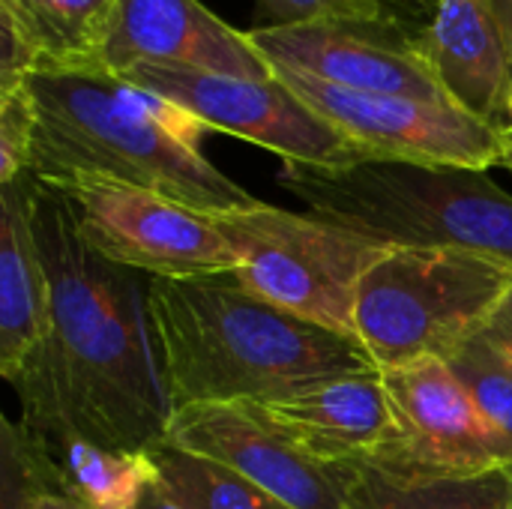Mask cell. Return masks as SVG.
Wrapping results in <instances>:
<instances>
[{
	"mask_svg": "<svg viewBox=\"0 0 512 509\" xmlns=\"http://www.w3.org/2000/svg\"><path fill=\"white\" fill-rule=\"evenodd\" d=\"M249 39L270 66H291L348 90L453 105L417 45L405 39H378L357 24H267L249 30Z\"/></svg>",
	"mask_w": 512,
	"mask_h": 509,
	"instance_id": "13",
	"label": "cell"
},
{
	"mask_svg": "<svg viewBox=\"0 0 512 509\" xmlns=\"http://www.w3.org/2000/svg\"><path fill=\"white\" fill-rule=\"evenodd\" d=\"M510 509H512V507H510Z\"/></svg>",
	"mask_w": 512,
	"mask_h": 509,
	"instance_id": "31",
	"label": "cell"
},
{
	"mask_svg": "<svg viewBox=\"0 0 512 509\" xmlns=\"http://www.w3.org/2000/svg\"><path fill=\"white\" fill-rule=\"evenodd\" d=\"M498 165L512 171V123L507 129H501V156H498Z\"/></svg>",
	"mask_w": 512,
	"mask_h": 509,
	"instance_id": "28",
	"label": "cell"
},
{
	"mask_svg": "<svg viewBox=\"0 0 512 509\" xmlns=\"http://www.w3.org/2000/svg\"><path fill=\"white\" fill-rule=\"evenodd\" d=\"M483 336L512 363V291L504 297V303L495 309V315L489 318Z\"/></svg>",
	"mask_w": 512,
	"mask_h": 509,
	"instance_id": "25",
	"label": "cell"
},
{
	"mask_svg": "<svg viewBox=\"0 0 512 509\" xmlns=\"http://www.w3.org/2000/svg\"><path fill=\"white\" fill-rule=\"evenodd\" d=\"M279 186L306 213L384 246H447L512 267V195L483 168L411 162L312 168L282 162Z\"/></svg>",
	"mask_w": 512,
	"mask_h": 509,
	"instance_id": "4",
	"label": "cell"
},
{
	"mask_svg": "<svg viewBox=\"0 0 512 509\" xmlns=\"http://www.w3.org/2000/svg\"><path fill=\"white\" fill-rule=\"evenodd\" d=\"M135 509H189L165 483H162V477L159 474H153L150 480H147V486L141 489V498H138V504Z\"/></svg>",
	"mask_w": 512,
	"mask_h": 509,
	"instance_id": "26",
	"label": "cell"
},
{
	"mask_svg": "<svg viewBox=\"0 0 512 509\" xmlns=\"http://www.w3.org/2000/svg\"><path fill=\"white\" fill-rule=\"evenodd\" d=\"M150 318L174 408L273 402L378 369L357 339L261 300L231 273L150 279Z\"/></svg>",
	"mask_w": 512,
	"mask_h": 509,
	"instance_id": "3",
	"label": "cell"
},
{
	"mask_svg": "<svg viewBox=\"0 0 512 509\" xmlns=\"http://www.w3.org/2000/svg\"><path fill=\"white\" fill-rule=\"evenodd\" d=\"M273 75L333 123L369 162L459 165L483 171L498 165L501 132L456 105L348 90L291 66H273Z\"/></svg>",
	"mask_w": 512,
	"mask_h": 509,
	"instance_id": "9",
	"label": "cell"
},
{
	"mask_svg": "<svg viewBox=\"0 0 512 509\" xmlns=\"http://www.w3.org/2000/svg\"><path fill=\"white\" fill-rule=\"evenodd\" d=\"M24 87L33 105L27 171L36 180L105 177L210 216L258 204L201 153L210 129L177 102L105 69H42Z\"/></svg>",
	"mask_w": 512,
	"mask_h": 509,
	"instance_id": "2",
	"label": "cell"
},
{
	"mask_svg": "<svg viewBox=\"0 0 512 509\" xmlns=\"http://www.w3.org/2000/svg\"><path fill=\"white\" fill-rule=\"evenodd\" d=\"M48 333V273L33 231V174L0 186V375L15 381Z\"/></svg>",
	"mask_w": 512,
	"mask_h": 509,
	"instance_id": "16",
	"label": "cell"
},
{
	"mask_svg": "<svg viewBox=\"0 0 512 509\" xmlns=\"http://www.w3.org/2000/svg\"><path fill=\"white\" fill-rule=\"evenodd\" d=\"M246 405L324 462L378 465L396 444V417L381 369L336 375L285 399Z\"/></svg>",
	"mask_w": 512,
	"mask_h": 509,
	"instance_id": "14",
	"label": "cell"
},
{
	"mask_svg": "<svg viewBox=\"0 0 512 509\" xmlns=\"http://www.w3.org/2000/svg\"><path fill=\"white\" fill-rule=\"evenodd\" d=\"M219 462L291 509H345L357 468L315 459L252 405L174 408L165 441Z\"/></svg>",
	"mask_w": 512,
	"mask_h": 509,
	"instance_id": "11",
	"label": "cell"
},
{
	"mask_svg": "<svg viewBox=\"0 0 512 509\" xmlns=\"http://www.w3.org/2000/svg\"><path fill=\"white\" fill-rule=\"evenodd\" d=\"M510 87H512V66H510Z\"/></svg>",
	"mask_w": 512,
	"mask_h": 509,
	"instance_id": "30",
	"label": "cell"
},
{
	"mask_svg": "<svg viewBox=\"0 0 512 509\" xmlns=\"http://www.w3.org/2000/svg\"><path fill=\"white\" fill-rule=\"evenodd\" d=\"M273 27L297 24H357L390 27L399 12V0H258Z\"/></svg>",
	"mask_w": 512,
	"mask_h": 509,
	"instance_id": "23",
	"label": "cell"
},
{
	"mask_svg": "<svg viewBox=\"0 0 512 509\" xmlns=\"http://www.w3.org/2000/svg\"><path fill=\"white\" fill-rule=\"evenodd\" d=\"M512 456V363L480 333L444 357Z\"/></svg>",
	"mask_w": 512,
	"mask_h": 509,
	"instance_id": "22",
	"label": "cell"
},
{
	"mask_svg": "<svg viewBox=\"0 0 512 509\" xmlns=\"http://www.w3.org/2000/svg\"><path fill=\"white\" fill-rule=\"evenodd\" d=\"M489 9H492V18L498 24L501 42H504L507 57L512 63V0H489Z\"/></svg>",
	"mask_w": 512,
	"mask_h": 509,
	"instance_id": "27",
	"label": "cell"
},
{
	"mask_svg": "<svg viewBox=\"0 0 512 509\" xmlns=\"http://www.w3.org/2000/svg\"><path fill=\"white\" fill-rule=\"evenodd\" d=\"M33 138V105L27 87L0 90V186L18 180L27 171Z\"/></svg>",
	"mask_w": 512,
	"mask_h": 509,
	"instance_id": "24",
	"label": "cell"
},
{
	"mask_svg": "<svg viewBox=\"0 0 512 509\" xmlns=\"http://www.w3.org/2000/svg\"><path fill=\"white\" fill-rule=\"evenodd\" d=\"M147 453L162 483L189 509H273L270 495L219 462L171 444H159Z\"/></svg>",
	"mask_w": 512,
	"mask_h": 509,
	"instance_id": "20",
	"label": "cell"
},
{
	"mask_svg": "<svg viewBox=\"0 0 512 509\" xmlns=\"http://www.w3.org/2000/svg\"><path fill=\"white\" fill-rule=\"evenodd\" d=\"M105 72L135 66L201 69L234 78H273V66L201 0H114L99 51Z\"/></svg>",
	"mask_w": 512,
	"mask_h": 509,
	"instance_id": "12",
	"label": "cell"
},
{
	"mask_svg": "<svg viewBox=\"0 0 512 509\" xmlns=\"http://www.w3.org/2000/svg\"><path fill=\"white\" fill-rule=\"evenodd\" d=\"M45 186L63 198L78 234L120 267L150 279L225 276L240 267L234 246L210 213L105 177H72Z\"/></svg>",
	"mask_w": 512,
	"mask_h": 509,
	"instance_id": "7",
	"label": "cell"
},
{
	"mask_svg": "<svg viewBox=\"0 0 512 509\" xmlns=\"http://www.w3.org/2000/svg\"><path fill=\"white\" fill-rule=\"evenodd\" d=\"M273 509H291V507H282V504H276V501H273Z\"/></svg>",
	"mask_w": 512,
	"mask_h": 509,
	"instance_id": "29",
	"label": "cell"
},
{
	"mask_svg": "<svg viewBox=\"0 0 512 509\" xmlns=\"http://www.w3.org/2000/svg\"><path fill=\"white\" fill-rule=\"evenodd\" d=\"M216 225L240 258L231 276L246 291L303 321L357 339V288L390 246L315 213H291L264 201L216 213Z\"/></svg>",
	"mask_w": 512,
	"mask_h": 509,
	"instance_id": "6",
	"label": "cell"
},
{
	"mask_svg": "<svg viewBox=\"0 0 512 509\" xmlns=\"http://www.w3.org/2000/svg\"><path fill=\"white\" fill-rule=\"evenodd\" d=\"M512 291V267L447 246H390L363 276L354 336L378 369L450 357Z\"/></svg>",
	"mask_w": 512,
	"mask_h": 509,
	"instance_id": "5",
	"label": "cell"
},
{
	"mask_svg": "<svg viewBox=\"0 0 512 509\" xmlns=\"http://www.w3.org/2000/svg\"><path fill=\"white\" fill-rule=\"evenodd\" d=\"M0 509H90L60 483L51 459L18 420H3Z\"/></svg>",
	"mask_w": 512,
	"mask_h": 509,
	"instance_id": "21",
	"label": "cell"
},
{
	"mask_svg": "<svg viewBox=\"0 0 512 509\" xmlns=\"http://www.w3.org/2000/svg\"><path fill=\"white\" fill-rule=\"evenodd\" d=\"M414 45L456 108L498 132L510 126L512 63L489 0H435L432 21Z\"/></svg>",
	"mask_w": 512,
	"mask_h": 509,
	"instance_id": "15",
	"label": "cell"
},
{
	"mask_svg": "<svg viewBox=\"0 0 512 509\" xmlns=\"http://www.w3.org/2000/svg\"><path fill=\"white\" fill-rule=\"evenodd\" d=\"M33 438L51 459L60 483L90 509H135L141 489L156 474L150 453L111 450L78 435Z\"/></svg>",
	"mask_w": 512,
	"mask_h": 509,
	"instance_id": "18",
	"label": "cell"
},
{
	"mask_svg": "<svg viewBox=\"0 0 512 509\" xmlns=\"http://www.w3.org/2000/svg\"><path fill=\"white\" fill-rule=\"evenodd\" d=\"M120 78L177 102L210 132L252 141L276 153L282 162L312 168H348L369 162L333 123H327L276 75L234 78L201 69L135 66Z\"/></svg>",
	"mask_w": 512,
	"mask_h": 509,
	"instance_id": "8",
	"label": "cell"
},
{
	"mask_svg": "<svg viewBox=\"0 0 512 509\" xmlns=\"http://www.w3.org/2000/svg\"><path fill=\"white\" fill-rule=\"evenodd\" d=\"M512 471L477 477H399L357 468L345 509H510Z\"/></svg>",
	"mask_w": 512,
	"mask_h": 509,
	"instance_id": "19",
	"label": "cell"
},
{
	"mask_svg": "<svg viewBox=\"0 0 512 509\" xmlns=\"http://www.w3.org/2000/svg\"><path fill=\"white\" fill-rule=\"evenodd\" d=\"M33 231L48 273V333L12 381L18 423L39 435L147 453L174 402L150 318V276L102 258L63 198L33 177Z\"/></svg>",
	"mask_w": 512,
	"mask_h": 509,
	"instance_id": "1",
	"label": "cell"
},
{
	"mask_svg": "<svg viewBox=\"0 0 512 509\" xmlns=\"http://www.w3.org/2000/svg\"><path fill=\"white\" fill-rule=\"evenodd\" d=\"M396 444L378 465L399 477H477L512 471L510 450L477 411L444 357H420L381 369Z\"/></svg>",
	"mask_w": 512,
	"mask_h": 509,
	"instance_id": "10",
	"label": "cell"
},
{
	"mask_svg": "<svg viewBox=\"0 0 512 509\" xmlns=\"http://www.w3.org/2000/svg\"><path fill=\"white\" fill-rule=\"evenodd\" d=\"M114 0H0V90L42 69H102Z\"/></svg>",
	"mask_w": 512,
	"mask_h": 509,
	"instance_id": "17",
	"label": "cell"
}]
</instances>
